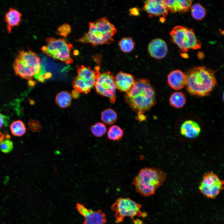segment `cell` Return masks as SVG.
I'll return each instance as SVG.
<instances>
[{
	"mask_svg": "<svg viewBox=\"0 0 224 224\" xmlns=\"http://www.w3.org/2000/svg\"><path fill=\"white\" fill-rule=\"evenodd\" d=\"M76 208L84 217L83 224H105L107 222L105 213L100 209H89L79 203L76 204Z\"/></svg>",
	"mask_w": 224,
	"mask_h": 224,
	"instance_id": "11",
	"label": "cell"
},
{
	"mask_svg": "<svg viewBox=\"0 0 224 224\" xmlns=\"http://www.w3.org/2000/svg\"><path fill=\"white\" fill-rule=\"evenodd\" d=\"M117 115L116 112L110 108L105 109L101 114V119L104 124L107 125L113 124L116 121Z\"/></svg>",
	"mask_w": 224,
	"mask_h": 224,
	"instance_id": "23",
	"label": "cell"
},
{
	"mask_svg": "<svg viewBox=\"0 0 224 224\" xmlns=\"http://www.w3.org/2000/svg\"><path fill=\"white\" fill-rule=\"evenodd\" d=\"M124 134V131L119 126L113 125L109 129L107 138L110 140L118 141L121 139Z\"/></svg>",
	"mask_w": 224,
	"mask_h": 224,
	"instance_id": "24",
	"label": "cell"
},
{
	"mask_svg": "<svg viewBox=\"0 0 224 224\" xmlns=\"http://www.w3.org/2000/svg\"><path fill=\"white\" fill-rule=\"evenodd\" d=\"M147 49L151 57L158 60L165 57L168 51L166 43L160 38L155 39L151 41L148 45Z\"/></svg>",
	"mask_w": 224,
	"mask_h": 224,
	"instance_id": "14",
	"label": "cell"
},
{
	"mask_svg": "<svg viewBox=\"0 0 224 224\" xmlns=\"http://www.w3.org/2000/svg\"><path fill=\"white\" fill-rule=\"evenodd\" d=\"M90 130L95 137H101L104 135L107 131V128L104 123L97 122L91 125Z\"/></svg>",
	"mask_w": 224,
	"mask_h": 224,
	"instance_id": "27",
	"label": "cell"
},
{
	"mask_svg": "<svg viewBox=\"0 0 224 224\" xmlns=\"http://www.w3.org/2000/svg\"><path fill=\"white\" fill-rule=\"evenodd\" d=\"M192 17L195 19L200 21L205 16L206 11L201 4L197 3L193 5L191 7Z\"/></svg>",
	"mask_w": 224,
	"mask_h": 224,
	"instance_id": "25",
	"label": "cell"
},
{
	"mask_svg": "<svg viewBox=\"0 0 224 224\" xmlns=\"http://www.w3.org/2000/svg\"><path fill=\"white\" fill-rule=\"evenodd\" d=\"M13 144L12 142L9 139L2 141L0 144V149L3 152L8 153L13 149Z\"/></svg>",
	"mask_w": 224,
	"mask_h": 224,
	"instance_id": "29",
	"label": "cell"
},
{
	"mask_svg": "<svg viewBox=\"0 0 224 224\" xmlns=\"http://www.w3.org/2000/svg\"><path fill=\"white\" fill-rule=\"evenodd\" d=\"M170 35L181 52H187L189 49L195 50L201 47V43L197 39L192 28L176 26L170 32Z\"/></svg>",
	"mask_w": 224,
	"mask_h": 224,
	"instance_id": "7",
	"label": "cell"
},
{
	"mask_svg": "<svg viewBox=\"0 0 224 224\" xmlns=\"http://www.w3.org/2000/svg\"><path fill=\"white\" fill-rule=\"evenodd\" d=\"M186 75L180 70H173L167 76V82L173 89L178 90L183 88L186 85Z\"/></svg>",
	"mask_w": 224,
	"mask_h": 224,
	"instance_id": "16",
	"label": "cell"
},
{
	"mask_svg": "<svg viewBox=\"0 0 224 224\" xmlns=\"http://www.w3.org/2000/svg\"><path fill=\"white\" fill-rule=\"evenodd\" d=\"M99 70L100 67L98 66L95 67L94 69L83 65L77 67V76L82 80L90 91L95 86L100 73Z\"/></svg>",
	"mask_w": 224,
	"mask_h": 224,
	"instance_id": "12",
	"label": "cell"
},
{
	"mask_svg": "<svg viewBox=\"0 0 224 224\" xmlns=\"http://www.w3.org/2000/svg\"><path fill=\"white\" fill-rule=\"evenodd\" d=\"M71 94L72 98L77 99L80 97V93L77 90L74 89L72 91Z\"/></svg>",
	"mask_w": 224,
	"mask_h": 224,
	"instance_id": "32",
	"label": "cell"
},
{
	"mask_svg": "<svg viewBox=\"0 0 224 224\" xmlns=\"http://www.w3.org/2000/svg\"><path fill=\"white\" fill-rule=\"evenodd\" d=\"M38 80L40 82H44L45 80V78L43 75H40L38 77Z\"/></svg>",
	"mask_w": 224,
	"mask_h": 224,
	"instance_id": "36",
	"label": "cell"
},
{
	"mask_svg": "<svg viewBox=\"0 0 224 224\" xmlns=\"http://www.w3.org/2000/svg\"><path fill=\"white\" fill-rule=\"evenodd\" d=\"M168 11L172 13L187 12L191 7L192 0H163Z\"/></svg>",
	"mask_w": 224,
	"mask_h": 224,
	"instance_id": "18",
	"label": "cell"
},
{
	"mask_svg": "<svg viewBox=\"0 0 224 224\" xmlns=\"http://www.w3.org/2000/svg\"><path fill=\"white\" fill-rule=\"evenodd\" d=\"M36 82L32 79H30L28 80L27 84L30 87H34L36 84Z\"/></svg>",
	"mask_w": 224,
	"mask_h": 224,
	"instance_id": "34",
	"label": "cell"
},
{
	"mask_svg": "<svg viewBox=\"0 0 224 224\" xmlns=\"http://www.w3.org/2000/svg\"><path fill=\"white\" fill-rule=\"evenodd\" d=\"M21 13L19 11L11 7L5 13V21L7 23L6 28L8 33H10L13 27L18 26L21 21Z\"/></svg>",
	"mask_w": 224,
	"mask_h": 224,
	"instance_id": "19",
	"label": "cell"
},
{
	"mask_svg": "<svg viewBox=\"0 0 224 224\" xmlns=\"http://www.w3.org/2000/svg\"><path fill=\"white\" fill-rule=\"evenodd\" d=\"M136 80L134 77L131 74L120 72L115 77L116 89L126 93L133 86Z\"/></svg>",
	"mask_w": 224,
	"mask_h": 224,
	"instance_id": "15",
	"label": "cell"
},
{
	"mask_svg": "<svg viewBox=\"0 0 224 224\" xmlns=\"http://www.w3.org/2000/svg\"><path fill=\"white\" fill-rule=\"evenodd\" d=\"M215 72L204 66H197L191 69L186 76V89L193 96L208 95L217 84Z\"/></svg>",
	"mask_w": 224,
	"mask_h": 224,
	"instance_id": "2",
	"label": "cell"
},
{
	"mask_svg": "<svg viewBox=\"0 0 224 224\" xmlns=\"http://www.w3.org/2000/svg\"><path fill=\"white\" fill-rule=\"evenodd\" d=\"M142 9L147 12L149 17L159 16L165 17L168 13V10L163 0H147Z\"/></svg>",
	"mask_w": 224,
	"mask_h": 224,
	"instance_id": "13",
	"label": "cell"
},
{
	"mask_svg": "<svg viewBox=\"0 0 224 224\" xmlns=\"http://www.w3.org/2000/svg\"><path fill=\"white\" fill-rule=\"evenodd\" d=\"M166 178V173L159 168L145 167L140 170L132 184L137 193L142 196L148 197L155 193Z\"/></svg>",
	"mask_w": 224,
	"mask_h": 224,
	"instance_id": "4",
	"label": "cell"
},
{
	"mask_svg": "<svg viewBox=\"0 0 224 224\" xmlns=\"http://www.w3.org/2000/svg\"><path fill=\"white\" fill-rule=\"evenodd\" d=\"M117 32L114 26L105 17L94 22H90L88 31L78 41L82 44H90L92 46L109 44L114 41L113 37Z\"/></svg>",
	"mask_w": 224,
	"mask_h": 224,
	"instance_id": "3",
	"label": "cell"
},
{
	"mask_svg": "<svg viewBox=\"0 0 224 224\" xmlns=\"http://www.w3.org/2000/svg\"><path fill=\"white\" fill-rule=\"evenodd\" d=\"M185 95L181 92H176L172 94L170 97L169 101L172 107L180 108L183 107L186 102Z\"/></svg>",
	"mask_w": 224,
	"mask_h": 224,
	"instance_id": "21",
	"label": "cell"
},
{
	"mask_svg": "<svg viewBox=\"0 0 224 224\" xmlns=\"http://www.w3.org/2000/svg\"><path fill=\"white\" fill-rule=\"evenodd\" d=\"M141 205L129 197L119 198L112 204L111 209L114 212L115 222L118 223L122 222L126 217H145L147 213L141 211Z\"/></svg>",
	"mask_w": 224,
	"mask_h": 224,
	"instance_id": "8",
	"label": "cell"
},
{
	"mask_svg": "<svg viewBox=\"0 0 224 224\" xmlns=\"http://www.w3.org/2000/svg\"><path fill=\"white\" fill-rule=\"evenodd\" d=\"M16 75L23 79H38L42 73L40 57L35 52L31 50H22L16 57L13 63Z\"/></svg>",
	"mask_w": 224,
	"mask_h": 224,
	"instance_id": "5",
	"label": "cell"
},
{
	"mask_svg": "<svg viewBox=\"0 0 224 224\" xmlns=\"http://www.w3.org/2000/svg\"><path fill=\"white\" fill-rule=\"evenodd\" d=\"M29 130L32 132H38L42 128L40 122L38 120L30 119L27 123Z\"/></svg>",
	"mask_w": 224,
	"mask_h": 224,
	"instance_id": "28",
	"label": "cell"
},
{
	"mask_svg": "<svg viewBox=\"0 0 224 224\" xmlns=\"http://www.w3.org/2000/svg\"><path fill=\"white\" fill-rule=\"evenodd\" d=\"M12 133L14 136L21 137L23 136L26 131V128L24 123L21 120H16L12 122L10 125Z\"/></svg>",
	"mask_w": 224,
	"mask_h": 224,
	"instance_id": "22",
	"label": "cell"
},
{
	"mask_svg": "<svg viewBox=\"0 0 224 224\" xmlns=\"http://www.w3.org/2000/svg\"><path fill=\"white\" fill-rule=\"evenodd\" d=\"M201 193L207 197L215 198L224 189V180L212 171L205 173L198 187Z\"/></svg>",
	"mask_w": 224,
	"mask_h": 224,
	"instance_id": "9",
	"label": "cell"
},
{
	"mask_svg": "<svg viewBox=\"0 0 224 224\" xmlns=\"http://www.w3.org/2000/svg\"><path fill=\"white\" fill-rule=\"evenodd\" d=\"M44 76L45 79H47L51 78L52 74L50 72H47L45 73Z\"/></svg>",
	"mask_w": 224,
	"mask_h": 224,
	"instance_id": "35",
	"label": "cell"
},
{
	"mask_svg": "<svg viewBox=\"0 0 224 224\" xmlns=\"http://www.w3.org/2000/svg\"><path fill=\"white\" fill-rule=\"evenodd\" d=\"M119 44L122 51L124 53H129L133 49L135 43L130 37H123L119 41Z\"/></svg>",
	"mask_w": 224,
	"mask_h": 224,
	"instance_id": "26",
	"label": "cell"
},
{
	"mask_svg": "<svg viewBox=\"0 0 224 224\" xmlns=\"http://www.w3.org/2000/svg\"><path fill=\"white\" fill-rule=\"evenodd\" d=\"M125 102L138 115H144L156 102L155 91L149 81L146 78L138 79L131 88L125 93Z\"/></svg>",
	"mask_w": 224,
	"mask_h": 224,
	"instance_id": "1",
	"label": "cell"
},
{
	"mask_svg": "<svg viewBox=\"0 0 224 224\" xmlns=\"http://www.w3.org/2000/svg\"><path fill=\"white\" fill-rule=\"evenodd\" d=\"M9 117L0 113V129L8 125Z\"/></svg>",
	"mask_w": 224,
	"mask_h": 224,
	"instance_id": "31",
	"label": "cell"
},
{
	"mask_svg": "<svg viewBox=\"0 0 224 224\" xmlns=\"http://www.w3.org/2000/svg\"><path fill=\"white\" fill-rule=\"evenodd\" d=\"M95 87L98 94L108 97L112 104L114 103L116 99V87L115 77L112 73L109 71L100 73Z\"/></svg>",
	"mask_w": 224,
	"mask_h": 224,
	"instance_id": "10",
	"label": "cell"
},
{
	"mask_svg": "<svg viewBox=\"0 0 224 224\" xmlns=\"http://www.w3.org/2000/svg\"><path fill=\"white\" fill-rule=\"evenodd\" d=\"M72 100L71 94L66 91L59 92L55 98V101L57 105L62 108L69 106L71 104Z\"/></svg>",
	"mask_w": 224,
	"mask_h": 224,
	"instance_id": "20",
	"label": "cell"
},
{
	"mask_svg": "<svg viewBox=\"0 0 224 224\" xmlns=\"http://www.w3.org/2000/svg\"><path fill=\"white\" fill-rule=\"evenodd\" d=\"M46 45L43 46L40 50L42 52L53 58L61 61L65 64H69L73 62L71 51L73 46L68 43L63 38L56 39L53 37L45 39Z\"/></svg>",
	"mask_w": 224,
	"mask_h": 224,
	"instance_id": "6",
	"label": "cell"
},
{
	"mask_svg": "<svg viewBox=\"0 0 224 224\" xmlns=\"http://www.w3.org/2000/svg\"><path fill=\"white\" fill-rule=\"evenodd\" d=\"M71 30L70 26L68 23H64L60 25L58 28V34L64 37H67Z\"/></svg>",
	"mask_w": 224,
	"mask_h": 224,
	"instance_id": "30",
	"label": "cell"
},
{
	"mask_svg": "<svg viewBox=\"0 0 224 224\" xmlns=\"http://www.w3.org/2000/svg\"><path fill=\"white\" fill-rule=\"evenodd\" d=\"M201 128L196 122L191 120L184 121L180 127V133L183 136L189 139L198 137L201 132Z\"/></svg>",
	"mask_w": 224,
	"mask_h": 224,
	"instance_id": "17",
	"label": "cell"
},
{
	"mask_svg": "<svg viewBox=\"0 0 224 224\" xmlns=\"http://www.w3.org/2000/svg\"><path fill=\"white\" fill-rule=\"evenodd\" d=\"M222 97H223V100H224V92L223 93V95Z\"/></svg>",
	"mask_w": 224,
	"mask_h": 224,
	"instance_id": "37",
	"label": "cell"
},
{
	"mask_svg": "<svg viewBox=\"0 0 224 224\" xmlns=\"http://www.w3.org/2000/svg\"><path fill=\"white\" fill-rule=\"evenodd\" d=\"M130 12L133 16H137L139 15V12L138 9L137 7H133L130 9Z\"/></svg>",
	"mask_w": 224,
	"mask_h": 224,
	"instance_id": "33",
	"label": "cell"
}]
</instances>
